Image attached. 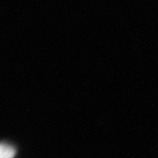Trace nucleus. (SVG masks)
Wrapping results in <instances>:
<instances>
[{"mask_svg":"<svg viewBox=\"0 0 158 158\" xmlns=\"http://www.w3.org/2000/svg\"><path fill=\"white\" fill-rule=\"evenodd\" d=\"M15 151L13 147L6 144H0V158H14Z\"/></svg>","mask_w":158,"mask_h":158,"instance_id":"obj_1","label":"nucleus"}]
</instances>
